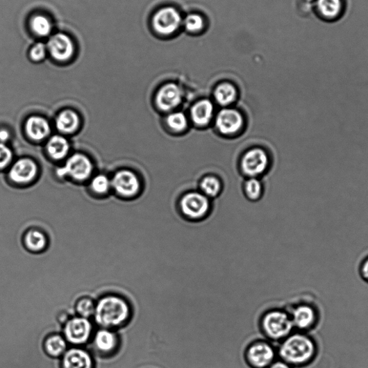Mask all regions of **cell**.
Masks as SVG:
<instances>
[{
  "label": "cell",
  "instance_id": "cell-1",
  "mask_svg": "<svg viewBox=\"0 0 368 368\" xmlns=\"http://www.w3.org/2000/svg\"><path fill=\"white\" fill-rule=\"evenodd\" d=\"M351 0H296L298 14L305 18L315 17L326 24H335L349 12Z\"/></svg>",
  "mask_w": 368,
  "mask_h": 368
},
{
  "label": "cell",
  "instance_id": "cell-2",
  "mask_svg": "<svg viewBox=\"0 0 368 368\" xmlns=\"http://www.w3.org/2000/svg\"><path fill=\"white\" fill-rule=\"evenodd\" d=\"M131 315L128 302L120 296L108 295L96 303V322L106 329L115 328L127 323Z\"/></svg>",
  "mask_w": 368,
  "mask_h": 368
},
{
  "label": "cell",
  "instance_id": "cell-3",
  "mask_svg": "<svg viewBox=\"0 0 368 368\" xmlns=\"http://www.w3.org/2000/svg\"><path fill=\"white\" fill-rule=\"evenodd\" d=\"M313 343L301 335L288 336L277 346V354L289 365H299L308 362L313 356Z\"/></svg>",
  "mask_w": 368,
  "mask_h": 368
},
{
  "label": "cell",
  "instance_id": "cell-4",
  "mask_svg": "<svg viewBox=\"0 0 368 368\" xmlns=\"http://www.w3.org/2000/svg\"><path fill=\"white\" fill-rule=\"evenodd\" d=\"M263 333L274 342H281L291 334L294 324L290 315L284 310H273L261 319Z\"/></svg>",
  "mask_w": 368,
  "mask_h": 368
},
{
  "label": "cell",
  "instance_id": "cell-5",
  "mask_svg": "<svg viewBox=\"0 0 368 368\" xmlns=\"http://www.w3.org/2000/svg\"><path fill=\"white\" fill-rule=\"evenodd\" d=\"M47 46L49 58L55 63L65 65L71 62L76 54L74 38L64 31H56L48 39Z\"/></svg>",
  "mask_w": 368,
  "mask_h": 368
},
{
  "label": "cell",
  "instance_id": "cell-6",
  "mask_svg": "<svg viewBox=\"0 0 368 368\" xmlns=\"http://www.w3.org/2000/svg\"><path fill=\"white\" fill-rule=\"evenodd\" d=\"M181 12L174 7L158 9L151 19L153 32L160 37H171L176 35L183 26Z\"/></svg>",
  "mask_w": 368,
  "mask_h": 368
},
{
  "label": "cell",
  "instance_id": "cell-7",
  "mask_svg": "<svg viewBox=\"0 0 368 368\" xmlns=\"http://www.w3.org/2000/svg\"><path fill=\"white\" fill-rule=\"evenodd\" d=\"M279 342L258 341L251 344L246 351L249 365L254 368H267L276 360Z\"/></svg>",
  "mask_w": 368,
  "mask_h": 368
},
{
  "label": "cell",
  "instance_id": "cell-8",
  "mask_svg": "<svg viewBox=\"0 0 368 368\" xmlns=\"http://www.w3.org/2000/svg\"><path fill=\"white\" fill-rule=\"evenodd\" d=\"M26 3L28 8L26 24L29 33L36 40L48 39L56 30L52 17L42 10L35 8L32 12L26 2Z\"/></svg>",
  "mask_w": 368,
  "mask_h": 368
},
{
  "label": "cell",
  "instance_id": "cell-9",
  "mask_svg": "<svg viewBox=\"0 0 368 368\" xmlns=\"http://www.w3.org/2000/svg\"><path fill=\"white\" fill-rule=\"evenodd\" d=\"M210 206L208 197L197 192L186 194L181 201V210L183 216L194 221L206 217L209 212Z\"/></svg>",
  "mask_w": 368,
  "mask_h": 368
},
{
  "label": "cell",
  "instance_id": "cell-10",
  "mask_svg": "<svg viewBox=\"0 0 368 368\" xmlns=\"http://www.w3.org/2000/svg\"><path fill=\"white\" fill-rule=\"evenodd\" d=\"M93 165L91 160L83 154H74L67 161L64 167L59 168L57 174L63 177L69 176L77 181H85L92 174Z\"/></svg>",
  "mask_w": 368,
  "mask_h": 368
},
{
  "label": "cell",
  "instance_id": "cell-11",
  "mask_svg": "<svg viewBox=\"0 0 368 368\" xmlns=\"http://www.w3.org/2000/svg\"><path fill=\"white\" fill-rule=\"evenodd\" d=\"M92 325L87 318L77 317L69 319L65 326V337L74 345L83 344L90 340Z\"/></svg>",
  "mask_w": 368,
  "mask_h": 368
},
{
  "label": "cell",
  "instance_id": "cell-12",
  "mask_svg": "<svg viewBox=\"0 0 368 368\" xmlns=\"http://www.w3.org/2000/svg\"><path fill=\"white\" fill-rule=\"evenodd\" d=\"M269 165V158L263 150L254 149L249 151L242 159V169L244 173L256 176L263 173Z\"/></svg>",
  "mask_w": 368,
  "mask_h": 368
},
{
  "label": "cell",
  "instance_id": "cell-13",
  "mask_svg": "<svg viewBox=\"0 0 368 368\" xmlns=\"http://www.w3.org/2000/svg\"><path fill=\"white\" fill-rule=\"evenodd\" d=\"M112 185L119 195L126 197L135 196L140 188L137 176L128 170L116 173L112 178Z\"/></svg>",
  "mask_w": 368,
  "mask_h": 368
},
{
  "label": "cell",
  "instance_id": "cell-14",
  "mask_svg": "<svg viewBox=\"0 0 368 368\" xmlns=\"http://www.w3.org/2000/svg\"><path fill=\"white\" fill-rule=\"evenodd\" d=\"M182 101V92L176 84L171 83L162 86L158 92L156 101L158 108L165 112L177 108Z\"/></svg>",
  "mask_w": 368,
  "mask_h": 368
},
{
  "label": "cell",
  "instance_id": "cell-15",
  "mask_svg": "<svg viewBox=\"0 0 368 368\" xmlns=\"http://www.w3.org/2000/svg\"><path fill=\"white\" fill-rule=\"evenodd\" d=\"M243 119L240 113L233 109L221 110L216 119V126L219 131L224 135L237 133L242 126Z\"/></svg>",
  "mask_w": 368,
  "mask_h": 368
},
{
  "label": "cell",
  "instance_id": "cell-16",
  "mask_svg": "<svg viewBox=\"0 0 368 368\" xmlns=\"http://www.w3.org/2000/svg\"><path fill=\"white\" fill-rule=\"evenodd\" d=\"M61 368H94L91 355L81 349H72L64 354L60 362Z\"/></svg>",
  "mask_w": 368,
  "mask_h": 368
},
{
  "label": "cell",
  "instance_id": "cell-17",
  "mask_svg": "<svg viewBox=\"0 0 368 368\" xmlns=\"http://www.w3.org/2000/svg\"><path fill=\"white\" fill-rule=\"evenodd\" d=\"M37 167L36 163L28 158L17 160L10 171V178L18 183H25L31 181L37 175Z\"/></svg>",
  "mask_w": 368,
  "mask_h": 368
},
{
  "label": "cell",
  "instance_id": "cell-18",
  "mask_svg": "<svg viewBox=\"0 0 368 368\" xmlns=\"http://www.w3.org/2000/svg\"><path fill=\"white\" fill-rule=\"evenodd\" d=\"M94 344L100 353L111 354L117 350L118 337L114 332L104 328L96 333Z\"/></svg>",
  "mask_w": 368,
  "mask_h": 368
},
{
  "label": "cell",
  "instance_id": "cell-19",
  "mask_svg": "<svg viewBox=\"0 0 368 368\" xmlns=\"http://www.w3.org/2000/svg\"><path fill=\"white\" fill-rule=\"evenodd\" d=\"M28 135L34 140H42L46 138L51 132L49 122L44 117L33 116L28 119L26 124Z\"/></svg>",
  "mask_w": 368,
  "mask_h": 368
},
{
  "label": "cell",
  "instance_id": "cell-20",
  "mask_svg": "<svg viewBox=\"0 0 368 368\" xmlns=\"http://www.w3.org/2000/svg\"><path fill=\"white\" fill-rule=\"evenodd\" d=\"M214 112V106L208 99L197 102L191 110L192 119L199 126H206L210 124Z\"/></svg>",
  "mask_w": 368,
  "mask_h": 368
},
{
  "label": "cell",
  "instance_id": "cell-21",
  "mask_svg": "<svg viewBox=\"0 0 368 368\" xmlns=\"http://www.w3.org/2000/svg\"><path fill=\"white\" fill-rule=\"evenodd\" d=\"M78 125L79 117L78 115L70 110L61 112L56 119L57 129L65 134H70L75 132Z\"/></svg>",
  "mask_w": 368,
  "mask_h": 368
},
{
  "label": "cell",
  "instance_id": "cell-22",
  "mask_svg": "<svg viewBox=\"0 0 368 368\" xmlns=\"http://www.w3.org/2000/svg\"><path fill=\"white\" fill-rule=\"evenodd\" d=\"M24 244L26 249L33 253L44 251L48 245L46 235L37 230H31L24 237Z\"/></svg>",
  "mask_w": 368,
  "mask_h": 368
},
{
  "label": "cell",
  "instance_id": "cell-23",
  "mask_svg": "<svg viewBox=\"0 0 368 368\" xmlns=\"http://www.w3.org/2000/svg\"><path fill=\"white\" fill-rule=\"evenodd\" d=\"M46 353L53 358L63 356L67 351V341L60 335H52L44 343Z\"/></svg>",
  "mask_w": 368,
  "mask_h": 368
},
{
  "label": "cell",
  "instance_id": "cell-24",
  "mask_svg": "<svg viewBox=\"0 0 368 368\" xmlns=\"http://www.w3.org/2000/svg\"><path fill=\"white\" fill-rule=\"evenodd\" d=\"M69 151V143L63 136H53L47 144L49 156L56 160H60L67 156Z\"/></svg>",
  "mask_w": 368,
  "mask_h": 368
},
{
  "label": "cell",
  "instance_id": "cell-25",
  "mask_svg": "<svg viewBox=\"0 0 368 368\" xmlns=\"http://www.w3.org/2000/svg\"><path fill=\"white\" fill-rule=\"evenodd\" d=\"M292 322L294 326L300 329L306 328L315 320V313L312 309L308 306H300L292 312Z\"/></svg>",
  "mask_w": 368,
  "mask_h": 368
},
{
  "label": "cell",
  "instance_id": "cell-26",
  "mask_svg": "<svg viewBox=\"0 0 368 368\" xmlns=\"http://www.w3.org/2000/svg\"><path fill=\"white\" fill-rule=\"evenodd\" d=\"M214 95L219 105L227 106L235 100L237 90L232 84L224 83L217 86Z\"/></svg>",
  "mask_w": 368,
  "mask_h": 368
},
{
  "label": "cell",
  "instance_id": "cell-27",
  "mask_svg": "<svg viewBox=\"0 0 368 368\" xmlns=\"http://www.w3.org/2000/svg\"><path fill=\"white\" fill-rule=\"evenodd\" d=\"M28 57L31 62L34 64L44 62V61L49 58L47 43H44V40H35L28 49Z\"/></svg>",
  "mask_w": 368,
  "mask_h": 368
},
{
  "label": "cell",
  "instance_id": "cell-28",
  "mask_svg": "<svg viewBox=\"0 0 368 368\" xmlns=\"http://www.w3.org/2000/svg\"><path fill=\"white\" fill-rule=\"evenodd\" d=\"M183 26L191 34L201 33L206 28V19L199 14L192 13L183 19Z\"/></svg>",
  "mask_w": 368,
  "mask_h": 368
},
{
  "label": "cell",
  "instance_id": "cell-29",
  "mask_svg": "<svg viewBox=\"0 0 368 368\" xmlns=\"http://www.w3.org/2000/svg\"><path fill=\"white\" fill-rule=\"evenodd\" d=\"M96 303L90 298L79 299L76 304V311L81 317L89 319L94 315Z\"/></svg>",
  "mask_w": 368,
  "mask_h": 368
},
{
  "label": "cell",
  "instance_id": "cell-30",
  "mask_svg": "<svg viewBox=\"0 0 368 368\" xmlns=\"http://www.w3.org/2000/svg\"><path fill=\"white\" fill-rule=\"evenodd\" d=\"M167 124L170 128L176 132L185 130L188 126L187 118L182 112H174L167 118Z\"/></svg>",
  "mask_w": 368,
  "mask_h": 368
},
{
  "label": "cell",
  "instance_id": "cell-31",
  "mask_svg": "<svg viewBox=\"0 0 368 368\" xmlns=\"http://www.w3.org/2000/svg\"><path fill=\"white\" fill-rule=\"evenodd\" d=\"M200 187L204 194L211 197L217 196L221 188L218 179L211 176L204 178Z\"/></svg>",
  "mask_w": 368,
  "mask_h": 368
},
{
  "label": "cell",
  "instance_id": "cell-32",
  "mask_svg": "<svg viewBox=\"0 0 368 368\" xmlns=\"http://www.w3.org/2000/svg\"><path fill=\"white\" fill-rule=\"evenodd\" d=\"M111 185L110 179L105 175H98L92 181V190L98 194L108 192Z\"/></svg>",
  "mask_w": 368,
  "mask_h": 368
},
{
  "label": "cell",
  "instance_id": "cell-33",
  "mask_svg": "<svg viewBox=\"0 0 368 368\" xmlns=\"http://www.w3.org/2000/svg\"><path fill=\"white\" fill-rule=\"evenodd\" d=\"M244 189L249 198L256 199L258 198L261 194L262 185L258 180L251 178L245 183Z\"/></svg>",
  "mask_w": 368,
  "mask_h": 368
},
{
  "label": "cell",
  "instance_id": "cell-34",
  "mask_svg": "<svg viewBox=\"0 0 368 368\" xmlns=\"http://www.w3.org/2000/svg\"><path fill=\"white\" fill-rule=\"evenodd\" d=\"M12 158V152L5 143L0 142V169L7 167Z\"/></svg>",
  "mask_w": 368,
  "mask_h": 368
},
{
  "label": "cell",
  "instance_id": "cell-35",
  "mask_svg": "<svg viewBox=\"0 0 368 368\" xmlns=\"http://www.w3.org/2000/svg\"><path fill=\"white\" fill-rule=\"evenodd\" d=\"M267 368H291L290 365L283 360H275Z\"/></svg>",
  "mask_w": 368,
  "mask_h": 368
},
{
  "label": "cell",
  "instance_id": "cell-36",
  "mask_svg": "<svg viewBox=\"0 0 368 368\" xmlns=\"http://www.w3.org/2000/svg\"><path fill=\"white\" fill-rule=\"evenodd\" d=\"M10 138V133L6 130H0V142L5 143Z\"/></svg>",
  "mask_w": 368,
  "mask_h": 368
},
{
  "label": "cell",
  "instance_id": "cell-37",
  "mask_svg": "<svg viewBox=\"0 0 368 368\" xmlns=\"http://www.w3.org/2000/svg\"><path fill=\"white\" fill-rule=\"evenodd\" d=\"M362 271L364 276L368 278V260L365 263Z\"/></svg>",
  "mask_w": 368,
  "mask_h": 368
}]
</instances>
